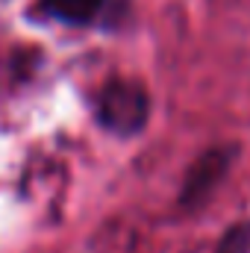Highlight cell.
I'll return each instance as SVG.
<instances>
[{"mask_svg":"<svg viewBox=\"0 0 250 253\" xmlns=\"http://www.w3.org/2000/svg\"><path fill=\"white\" fill-rule=\"evenodd\" d=\"M230 162H233V147H212V150H206V153L191 165V171H188L183 194H180L183 203H186V206L203 203V200L212 194V189L224 180Z\"/></svg>","mask_w":250,"mask_h":253,"instance_id":"obj_2","label":"cell"},{"mask_svg":"<svg viewBox=\"0 0 250 253\" xmlns=\"http://www.w3.org/2000/svg\"><path fill=\"white\" fill-rule=\"evenodd\" d=\"M106 3L109 0H42V9L50 18H59L65 24L85 27V24H94L103 15Z\"/></svg>","mask_w":250,"mask_h":253,"instance_id":"obj_3","label":"cell"},{"mask_svg":"<svg viewBox=\"0 0 250 253\" xmlns=\"http://www.w3.org/2000/svg\"><path fill=\"white\" fill-rule=\"evenodd\" d=\"M215 253H250V221L248 224H236L233 230H227V236L218 242Z\"/></svg>","mask_w":250,"mask_h":253,"instance_id":"obj_4","label":"cell"},{"mask_svg":"<svg viewBox=\"0 0 250 253\" xmlns=\"http://www.w3.org/2000/svg\"><path fill=\"white\" fill-rule=\"evenodd\" d=\"M150 115V100L144 85L132 80H112L97 100V118L100 124L118 135H132L147 124Z\"/></svg>","mask_w":250,"mask_h":253,"instance_id":"obj_1","label":"cell"}]
</instances>
